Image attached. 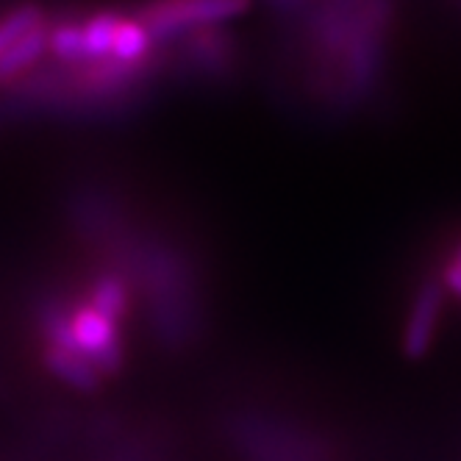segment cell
Returning a JSON list of instances; mask_svg holds the SVG:
<instances>
[{"label":"cell","instance_id":"2","mask_svg":"<svg viewBox=\"0 0 461 461\" xmlns=\"http://www.w3.org/2000/svg\"><path fill=\"white\" fill-rule=\"evenodd\" d=\"M442 314V286L422 284L411 301L406 328H403V353L409 358H422L437 334V322Z\"/></svg>","mask_w":461,"mask_h":461},{"label":"cell","instance_id":"6","mask_svg":"<svg viewBox=\"0 0 461 461\" xmlns=\"http://www.w3.org/2000/svg\"><path fill=\"white\" fill-rule=\"evenodd\" d=\"M42 25H48V20L37 6H20V9L9 12L4 20H0V56H4L9 48H14L20 40H25L28 34H34V31Z\"/></svg>","mask_w":461,"mask_h":461},{"label":"cell","instance_id":"4","mask_svg":"<svg viewBox=\"0 0 461 461\" xmlns=\"http://www.w3.org/2000/svg\"><path fill=\"white\" fill-rule=\"evenodd\" d=\"M48 34H50V28L42 25L34 31V34H28L25 40H20L14 48H9L4 56H0V84H9L28 68H34V64L42 59V53L48 50Z\"/></svg>","mask_w":461,"mask_h":461},{"label":"cell","instance_id":"5","mask_svg":"<svg viewBox=\"0 0 461 461\" xmlns=\"http://www.w3.org/2000/svg\"><path fill=\"white\" fill-rule=\"evenodd\" d=\"M120 20L117 14H95L92 20H86V25L81 28L84 34V53H86V61H106L112 59V50H114V37H117V28H120Z\"/></svg>","mask_w":461,"mask_h":461},{"label":"cell","instance_id":"1","mask_svg":"<svg viewBox=\"0 0 461 461\" xmlns=\"http://www.w3.org/2000/svg\"><path fill=\"white\" fill-rule=\"evenodd\" d=\"M248 12V4L237 0H203V4H164L142 12V25L150 37L170 40L181 34H194L201 28H217L220 23Z\"/></svg>","mask_w":461,"mask_h":461},{"label":"cell","instance_id":"9","mask_svg":"<svg viewBox=\"0 0 461 461\" xmlns=\"http://www.w3.org/2000/svg\"><path fill=\"white\" fill-rule=\"evenodd\" d=\"M48 50L68 64H86V53H84V34L81 28L73 23H59L56 28H50L48 34Z\"/></svg>","mask_w":461,"mask_h":461},{"label":"cell","instance_id":"8","mask_svg":"<svg viewBox=\"0 0 461 461\" xmlns=\"http://www.w3.org/2000/svg\"><path fill=\"white\" fill-rule=\"evenodd\" d=\"M125 284L117 278V276H101L92 286V294H89V306L97 309L104 317H109L112 322H117L122 314H125Z\"/></svg>","mask_w":461,"mask_h":461},{"label":"cell","instance_id":"3","mask_svg":"<svg viewBox=\"0 0 461 461\" xmlns=\"http://www.w3.org/2000/svg\"><path fill=\"white\" fill-rule=\"evenodd\" d=\"M45 367L56 378H61L64 384H70L81 392H95L97 386H101V373L95 370V365L89 358H84L78 353L48 345L45 348Z\"/></svg>","mask_w":461,"mask_h":461},{"label":"cell","instance_id":"7","mask_svg":"<svg viewBox=\"0 0 461 461\" xmlns=\"http://www.w3.org/2000/svg\"><path fill=\"white\" fill-rule=\"evenodd\" d=\"M150 34L140 20H120L112 59L120 64H140V59L148 53Z\"/></svg>","mask_w":461,"mask_h":461}]
</instances>
